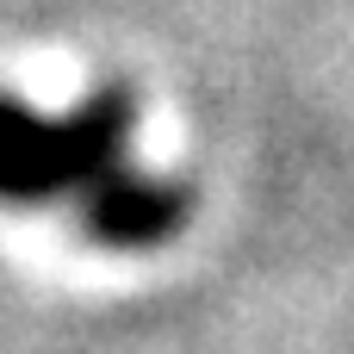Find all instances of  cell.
Segmentation results:
<instances>
[{"instance_id":"1","label":"cell","mask_w":354,"mask_h":354,"mask_svg":"<svg viewBox=\"0 0 354 354\" xmlns=\"http://www.w3.org/2000/svg\"><path fill=\"white\" fill-rule=\"evenodd\" d=\"M137 112L118 87L37 112L25 100H0V199L19 212H62L100 249H156L187 218V187L143 168Z\"/></svg>"}]
</instances>
